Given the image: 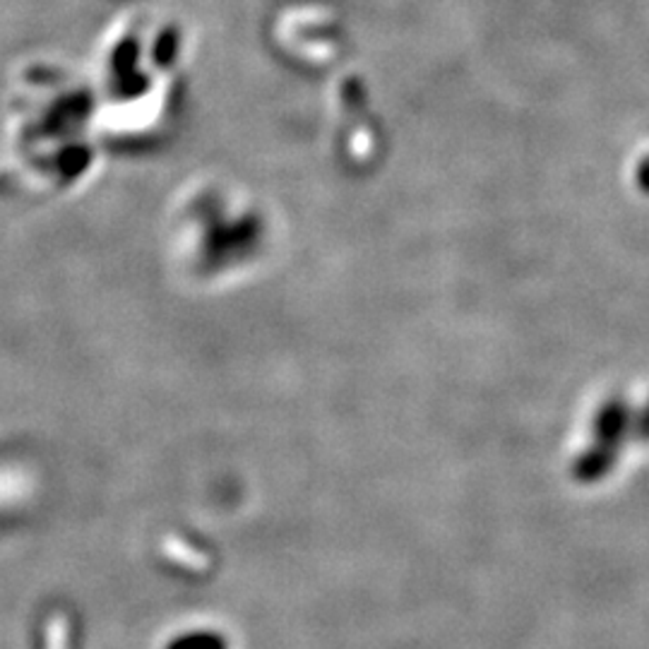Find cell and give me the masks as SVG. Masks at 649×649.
Here are the masks:
<instances>
[]
</instances>
